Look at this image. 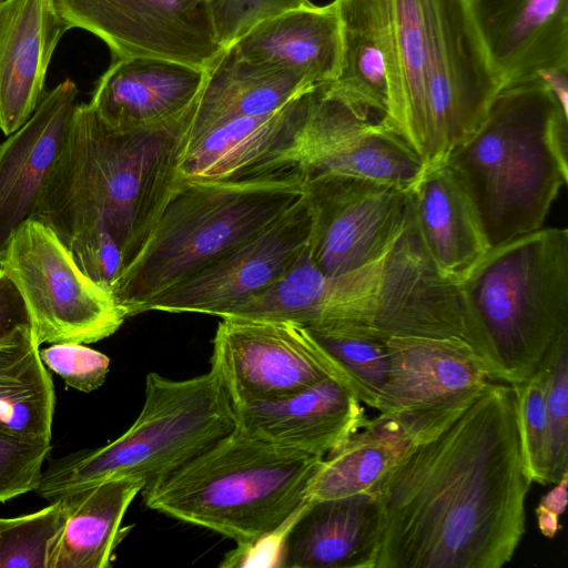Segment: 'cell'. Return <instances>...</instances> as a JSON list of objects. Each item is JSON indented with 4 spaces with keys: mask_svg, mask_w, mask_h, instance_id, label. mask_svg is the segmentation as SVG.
<instances>
[{
    "mask_svg": "<svg viewBox=\"0 0 568 568\" xmlns=\"http://www.w3.org/2000/svg\"><path fill=\"white\" fill-rule=\"evenodd\" d=\"M51 449L0 428V503L37 489Z\"/></svg>",
    "mask_w": 568,
    "mask_h": 568,
    "instance_id": "d590c367",
    "label": "cell"
},
{
    "mask_svg": "<svg viewBox=\"0 0 568 568\" xmlns=\"http://www.w3.org/2000/svg\"><path fill=\"white\" fill-rule=\"evenodd\" d=\"M54 386L36 349L0 369V428L21 438L51 443Z\"/></svg>",
    "mask_w": 568,
    "mask_h": 568,
    "instance_id": "4dcf8cb0",
    "label": "cell"
},
{
    "mask_svg": "<svg viewBox=\"0 0 568 568\" xmlns=\"http://www.w3.org/2000/svg\"><path fill=\"white\" fill-rule=\"evenodd\" d=\"M194 108L162 125L119 130L90 103L77 104L33 219L55 233L83 273L105 272L122 258L128 268L142 253L183 183L179 162Z\"/></svg>",
    "mask_w": 568,
    "mask_h": 568,
    "instance_id": "7a4b0ae2",
    "label": "cell"
},
{
    "mask_svg": "<svg viewBox=\"0 0 568 568\" xmlns=\"http://www.w3.org/2000/svg\"><path fill=\"white\" fill-rule=\"evenodd\" d=\"M39 346L29 310L0 267V369L18 363Z\"/></svg>",
    "mask_w": 568,
    "mask_h": 568,
    "instance_id": "8d00e7d4",
    "label": "cell"
},
{
    "mask_svg": "<svg viewBox=\"0 0 568 568\" xmlns=\"http://www.w3.org/2000/svg\"><path fill=\"white\" fill-rule=\"evenodd\" d=\"M302 506L277 527L250 540L236 542L235 548L225 554L219 566L282 568L286 540Z\"/></svg>",
    "mask_w": 568,
    "mask_h": 568,
    "instance_id": "ab89813d",
    "label": "cell"
},
{
    "mask_svg": "<svg viewBox=\"0 0 568 568\" xmlns=\"http://www.w3.org/2000/svg\"><path fill=\"white\" fill-rule=\"evenodd\" d=\"M68 30L54 0L0 2V130L4 135L22 126L42 100L51 59Z\"/></svg>",
    "mask_w": 568,
    "mask_h": 568,
    "instance_id": "7402d4cb",
    "label": "cell"
},
{
    "mask_svg": "<svg viewBox=\"0 0 568 568\" xmlns=\"http://www.w3.org/2000/svg\"><path fill=\"white\" fill-rule=\"evenodd\" d=\"M530 485L514 388L489 381L372 490L384 524L376 568L505 566L525 534Z\"/></svg>",
    "mask_w": 568,
    "mask_h": 568,
    "instance_id": "6da1fadb",
    "label": "cell"
},
{
    "mask_svg": "<svg viewBox=\"0 0 568 568\" xmlns=\"http://www.w3.org/2000/svg\"><path fill=\"white\" fill-rule=\"evenodd\" d=\"M78 93L72 80L60 82L0 144V256L16 231L34 216L68 138Z\"/></svg>",
    "mask_w": 568,
    "mask_h": 568,
    "instance_id": "ac0fdd59",
    "label": "cell"
},
{
    "mask_svg": "<svg viewBox=\"0 0 568 568\" xmlns=\"http://www.w3.org/2000/svg\"><path fill=\"white\" fill-rule=\"evenodd\" d=\"M537 78L552 92L568 113V69L554 68L538 73Z\"/></svg>",
    "mask_w": 568,
    "mask_h": 568,
    "instance_id": "b9f144b4",
    "label": "cell"
},
{
    "mask_svg": "<svg viewBox=\"0 0 568 568\" xmlns=\"http://www.w3.org/2000/svg\"><path fill=\"white\" fill-rule=\"evenodd\" d=\"M567 136L568 113L537 78L501 89L447 154L490 247L542 227L567 183Z\"/></svg>",
    "mask_w": 568,
    "mask_h": 568,
    "instance_id": "277c9868",
    "label": "cell"
},
{
    "mask_svg": "<svg viewBox=\"0 0 568 568\" xmlns=\"http://www.w3.org/2000/svg\"><path fill=\"white\" fill-rule=\"evenodd\" d=\"M64 517L57 499L36 513L0 518V568H48Z\"/></svg>",
    "mask_w": 568,
    "mask_h": 568,
    "instance_id": "d6a6232c",
    "label": "cell"
},
{
    "mask_svg": "<svg viewBox=\"0 0 568 568\" xmlns=\"http://www.w3.org/2000/svg\"><path fill=\"white\" fill-rule=\"evenodd\" d=\"M304 194L287 170L239 181L186 182L169 200L138 258L111 295L125 316L256 235Z\"/></svg>",
    "mask_w": 568,
    "mask_h": 568,
    "instance_id": "52a82bcc",
    "label": "cell"
},
{
    "mask_svg": "<svg viewBox=\"0 0 568 568\" xmlns=\"http://www.w3.org/2000/svg\"><path fill=\"white\" fill-rule=\"evenodd\" d=\"M316 87L298 73L253 63L226 47L205 69L186 142L227 120L275 112Z\"/></svg>",
    "mask_w": 568,
    "mask_h": 568,
    "instance_id": "83f0119b",
    "label": "cell"
},
{
    "mask_svg": "<svg viewBox=\"0 0 568 568\" xmlns=\"http://www.w3.org/2000/svg\"><path fill=\"white\" fill-rule=\"evenodd\" d=\"M420 245L444 278L459 283L490 246L464 185L445 161L424 164L408 186Z\"/></svg>",
    "mask_w": 568,
    "mask_h": 568,
    "instance_id": "cb8c5ba5",
    "label": "cell"
},
{
    "mask_svg": "<svg viewBox=\"0 0 568 568\" xmlns=\"http://www.w3.org/2000/svg\"><path fill=\"white\" fill-rule=\"evenodd\" d=\"M69 30L101 39L115 59L155 58L205 70L221 54L207 0H54Z\"/></svg>",
    "mask_w": 568,
    "mask_h": 568,
    "instance_id": "7c38bea8",
    "label": "cell"
},
{
    "mask_svg": "<svg viewBox=\"0 0 568 568\" xmlns=\"http://www.w3.org/2000/svg\"><path fill=\"white\" fill-rule=\"evenodd\" d=\"M503 88L568 69V0H463Z\"/></svg>",
    "mask_w": 568,
    "mask_h": 568,
    "instance_id": "e0dca14e",
    "label": "cell"
},
{
    "mask_svg": "<svg viewBox=\"0 0 568 568\" xmlns=\"http://www.w3.org/2000/svg\"><path fill=\"white\" fill-rule=\"evenodd\" d=\"M143 488L140 480L119 477L60 498L65 517L48 568L110 567L130 529L122 527L124 515Z\"/></svg>",
    "mask_w": 568,
    "mask_h": 568,
    "instance_id": "f1b7e54d",
    "label": "cell"
},
{
    "mask_svg": "<svg viewBox=\"0 0 568 568\" xmlns=\"http://www.w3.org/2000/svg\"><path fill=\"white\" fill-rule=\"evenodd\" d=\"M3 1V0H0V2Z\"/></svg>",
    "mask_w": 568,
    "mask_h": 568,
    "instance_id": "7bdbcfd3",
    "label": "cell"
},
{
    "mask_svg": "<svg viewBox=\"0 0 568 568\" xmlns=\"http://www.w3.org/2000/svg\"><path fill=\"white\" fill-rule=\"evenodd\" d=\"M43 364L64 383L83 393L98 389L109 373L110 358L82 343H55L40 351Z\"/></svg>",
    "mask_w": 568,
    "mask_h": 568,
    "instance_id": "74e56055",
    "label": "cell"
},
{
    "mask_svg": "<svg viewBox=\"0 0 568 568\" xmlns=\"http://www.w3.org/2000/svg\"><path fill=\"white\" fill-rule=\"evenodd\" d=\"M311 215L303 196L256 235L149 301L141 313L225 317L278 281L306 248Z\"/></svg>",
    "mask_w": 568,
    "mask_h": 568,
    "instance_id": "9a60e30c",
    "label": "cell"
},
{
    "mask_svg": "<svg viewBox=\"0 0 568 568\" xmlns=\"http://www.w3.org/2000/svg\"><path fill=\"white\" fill-rule=\"evenodd\" d=\"M324 352L335 381L376 409L389 372L385 339L354 333L307 329Z\"/></svg>",
    "mask_w": 568,
    "mask_h": 568,
    "instance_id": "1f68e13d",
    "label": "cell"
},
{
    "mask_svg": "<svg viewBox=\"0 0 568 568\" xmlns=\"http://www.w3.org/2000/svg\"><path fill=\"white\" fill-rule=\"evenodd\" d=\"M286 164L303 181L325 174L366 178L408 187L423 168L418 154L381 121L314 89Z\"/></svg>",
    "mask_w": 568,
    "mask_h": 568,
    "instance_id": "5bb4252c",
    "label": "cell"
},
{
    "mask_svg": "<svg viewBox=\"0 0 568 568\" xmlns=\"http://www.w3.org/2000/svg\"><path fill=\"white\" fill-rule=\"evenodd\" d=\"M232 406L236 426L250 434L320 457L341 447L367 420L362 403L331 377L287 397Z\"/></svg>",
    "mask_w": 568,
    "mask_h": 568,
    "instance_id": "44dd1931",
    "label": "cell"
},
{
    "mask_svg": "<svg viewBox=\"0 0 568 568\" xmlns=\"http://www.w3.org/2000/svg\"><path fill=\"white\" fill-rule=\"evenodd\" d=\"M517 405V423L525 469L531 483L547 481L546 384L541 369L526 381L510 384Z\"/></svg>",
    "mask_w": 568,
    "mask_h": 568,
    "instance_id": "e575fe53",
    "label": "cell"
},
{
    "mask_svg": "<svg viewBox=\"0 0 568 568\" xmlns=\"http://www.w3.org/2000/svg\"><path fill=\"white\" fill-rule=\"evenodd\" d=\"M387 109L381 123L420 158L427 153L425 0H383Z\"/></svg>",
    "mask_w": 568,
    "mask_h": 568,
    "instance_id": "4316f807",
    "label": "cell"
},
{
    "mask_svg": "<svg viewBox=\"0 0 568 568\" xmlns=\"http://www.w3.org/2000/svg\"><path fill=\"white\" fill-rule=\"evenodd\" d=\"M568 470H566L556 486L540 500L536 516L540 532L547 538H554L560 529L559 517L567 506Z\"/></svg>",
    "mask_w": 568,
    "mask_h": 568,
    "instance_id": "60d3db41",
    "label": "cell"
},
{
    "mask_svg": "<svg viewBox=\"0 0 568 568\" xmlns=\"http://www.w3.org/2000/svg\"><path fill=\"white\" fill-rule=\"evenodd\" d=\"M220 43L226 48L260 21L310 0H207Z\"/></svg>",
    "mask_w": 568,
    "mask_h": 568,
    "instance_id": "f35d334b",
    "label": "cell"
},
{
    "mask_svg": "<svg viewBox=\"0 0 568 568\" xmlns=\"http://www.w3.org/2000/svg\"><path fill=\"white\" fill-rule=\"evenodd\" d=\"M234 316L382 339L459 337L474 347L459 284L444 278L432 265L413 216L384 255L341 275L322 273L305 248L278 281L240 305Z\"/></svg>",
    "mask_w": 568,
    "mask_h": 568,
    "instance_id": "3957f363",
    "label": "cell"
},
{
    "mask_svg": "<svg viewBox=\"0 0 568 568\" xmlns=\"http://www.w3.org/2000/svg\"><path fill=\"white\" fill-rule=\"evenodd\" d=\"M311 215V262L341 275L379 258L412 221L408 187L366 178L325 174L303 181Z\"/></svg>",
    "mask_w": 568,
    "mask_h": 568,
    "instance_id": "8fae6325",
    "label": "cell"
},
{
    "mask_svg": "<svg viewBox=\"0 0 568 568\" xmlns=\"http://www.w3.org/2000/svg\"><path fill=\"white\" fill-rule=\"evenodd\" d=\"M458 284L491 381L524 382L568 332V230L540 227L490 247Z\"/></svg>",
    "mask_w": 568,
    "mask_h": 568,
    "instance_id": "5b68a950",
    "label": "cell"
},
{
    "mask_svg": "<svg viewBox=\"0 0 568 568\" xmlns=\"http://www.w3.org/2000/svg\"><path fill=\"white\" fill-rule=\"evenodd\" d=\"M211 368L232 404L280 399L326 377L335 379L310 333L286 321L221 318Z\"/></svg>",
    "mask_w": 568,
    "mask_h": 568,
    "instance_id": "4fadbf2b",
    "label": "cell"
},
{
    "mask_svg": "<svg viewBox=\"0 0 568 568\" xmlns=\"http://www.w3.org/2000/svg\"><path fill=\"white\" fill-rule=\"evenodd\" d=\"M383 526L374 491L304 503L282 568H376Z\"/></svg>",
    "mask_w": 568,
    "mask_h": 568,
    "instance_id": "d4e9b609",
    "label": "cell"
},
{
    "mask_svg": "<svg viewBox=\"0 0 568 568\" xmlns=\"http://www.w3.org/2000/svg\"><path fill=\"white\" fill-rule=\"evenodd\" d=\"M385 344L389 372L376 408L381 413L464 404L491 381L463 338L392 336Z\"/></svg>",
    "mask_w": 568,
    "mask_h": 568,
    "instance_id": "d6986e66",
    "label": "cell"
},
{
    "mask_svg": "<svg viewBox=\"0 0 568 568\" xmlns=\"http://www.w3.org/2000/svg\"><path fill=\"white\" fill-rule=\"evenodd\" d=\"M469 402L379 412L375 418H367L362 428L323 458L305 488L304 503L372 491L414 443L450 420Z\"/></svg>",
    "mask_w": 568,
    "mask_h": 568,
    "instance_id": "ffe728a7",
    "label": "cell"
},
{
    "mask_svg": "<svg viewBox=\"0 0 568 568\" xmlns=\"http://www.w3.org/2000/svg\"><path fill=\"white\" fill-rule=\"evenodd\" d=\"M205 70L155 58L115 59L99 78L90 105L119 130L162 125L195 104Z\"/></svg>",
    "mask_w": 568,
    "mask_h": 568,
    "instance_id": "603a6c76",
    "label": "cell"
},
{
    "mask_svg": "<svg viewBox=\"0 0 568 568\" xmlns=\"http://www.w3.org/2000/svg\"><path fill=\"white\" fill-rule=\"evenodd\" d=\"M323 458L236 426L141 494L152 510L241 542L277 527L304 504Z\"/></svg>",
    "mask_w": 568,
    "mask_h": 568,
    "instance_id": "8992f818",
    "label": "cell"
},
{
    "mask_svg": "<svg viewBox=\"0 0 568 568\" xmlns=\"http://www.w3.org/2000/svg\"><path fill=\"white\" fill-rule=\"evenodd\" d=\"M341 26L342 64L324 91L381 121L387 109L383 0H334Z\"/></svg>",
    "mask_w": 568,
    "mask_h": 568,
    "instance_id": "f546056e",
    "label": "cell"
},
{
    "mask_svg": "<svg viewBox=\"0 0 568 568\" xmlns=\"http://www.w3.org/2000/svg\"><path fill=\"white\" fill-rule=\"evenodd\" d=\"M314 89L275 112L231 119L189 140L180 156L181 179L239 181L295 170L285 155L304 123Z\"/></svg>",
    "mask_w": 568,
    "mask_h": 568,
    "instance_id": "2e32d148",
    "label": "cell"
},
{
    "mask_svg": "<svg viewBox=\"0 0 568 568\" xmlns=\"http://www.w3.org/2000/svg\"><path fill=\"white\" fill-rule=\"evenodd\" d=\"M230 47L247 61L293 71L314 85L331 83L342 64L335 3L285 10L260 21Z\"/></svg>",
    "mask_w": 568,
    "mask_h": 568,
    "instance_id": "484cf974",
    "label": "cell"
},
{
    "mask_svg": "<svg viewBox=\"0 0 568 568\" xmlns=\"http://www.w3.org/2000/svg\"><path fill=\"white\" fill-rule=\"evenodd\" d=\"M546 384L547 481L568 470V332L550 346L538 366Z\"/></svg>",
    "mask_w": 568,
    "mask_h": 568,
    "instance_id": "836d02e7",
    "label": "cell"
},
{
    "mask_svg": "<svg viewBox=\"0 0 568 568\" xmlns=\"http://www.w3.org/2000/svg\"><path fill=\"white\" fill-rule=\"evenodd\" d=\"M235 428L231 399L215 371L186 379L152 372L142 409L129 429L102 447L51 460L34 491L50 503L119 477L140 480L145 488Z\"/></svg>",
    "mask_w": 568,
    "mask_h": 568,
    "instance_id": "ba28073f",
    "label": "cell"
},
{
    "mask_svg": "<svg viewBox=\"0 0 568 568\" xmlns=\"http://www.w3.org/2000/svg\"><path fill=\"white\" fill-rule=\"evenodd\" d=\"M0 267L32 318L38 344H90L114 334L126 318L112 295L77 265L55 233L31 219L13 234Z\"/></svg>",
    "mask_w": 568,
    "mask_h": 568,
    "instance_id": "9c48e42d",
    "label": "cell"
},
{
    "mask_svg": "<svg viewBox=\"0 0 568 568\" xmlns=\"http://www.w3.org/2000/svg\"><path fill=\"white\" fill-rule=\"evenodd\" d=\"M425 1L428 164L479 126L504 88L463 0Z\"/></svg>",
    "mask_w": 568,
    "mask_h": 568,
    "instance_id": "30bf717a",
    "label": "cell"
}]
</instances>
